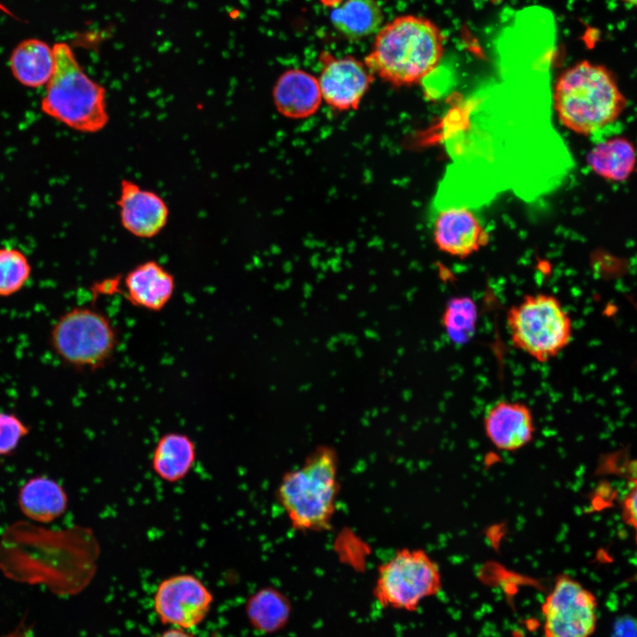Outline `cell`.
Wrapping results in <instances>:
<instances>
[{
    "instance_id": "6da1fadb",
    "label": "cell",
    "mask_w": 637,
    "mask_h": 637,
    "mask_svg": "<svg viewBox=\"0 0 637 637\" xmlns=\"http://www.w3.org/2000/svg\"><path fill=\"white\" fill-rule=\"evenodd\" d=\"M99 552L96 537L85 526L48 529L19 521L1 537L0 570L14 581L70 596L93 579Z\"/></svg>"
},
{
    "instance_id": "7a4b0ae2",
    "label": "cell",
    "mask_w": 637,
    "mask_h": 637,
    "mask_svg": "<svg viewBox=\"0 0 637 637\" xmlns=\"http://www.w3.org/2000/svg\"><path fill=\"white\" fill-rule=\"evenodd\" d=\"M444 36L427 18L401 15L380 27L365 64L373 75L400 87L417 84L438 66Z\"/></svg>"
},
{
    "instance_id": "3957f363",
    "label": "cell",
    "mask_w": 637,
    "mask_h": 637,
    "mask_svg": "<svg viewBox=\"0 0 637 637\" xmlns=\"http://www.w3.org/2000/svg\"><path fill=\"white\" fill-rule=\"evenodd\" d=\"M552 104L565 128L587 136L617 121L627 100L611 71L582 60L559 75L552 89Z\"/></svg>"
},
{
    "instance_id": "277c9868",
    "label": "cell",
    "mask_w": 637,
    "mask_h": 637,
    "mask_svg": "<svg viewBox=\"0 0 637 637\" xmlns=\"http://www.w3.org/2000/svg\"><path fill=\"white\" fill-rule=\"evenodd\" d=\"M339 457L328 445L316 447L295 469L285 472L276 499L296 532L330 529L340 491Z\"/></svg>"
},
{
    "instance_id": "5b68a950",
    "label": "cell",
    "mask_w": 637,
    "mask_h": 637,
    "mask_svg": "<svg viewBox=\"0 0 637 637\" xmlns=\"http://www.w3.org/2000/svg\"><path fill=\"white\" fill-rule=\"evenodd\" d=\"M53 51L55 65L42 111L73 130L101 131L109 121L105 88L84 72L67 43H56Z\"/></svg>"
},
{
    "instance_id": "8992f818",
    "label": "cell",
    "mask_w": 637,
    "mask_h": 637,
    "mask_svg": "<svg viewBox=\"0 0 637 637\" xmlns=\"http://www.w3.org/2000/svg\"><path fill=\"white\" fill-rule=\"evenodd\" d=\"M506 323L513 346L537 362L556 357L572 338V318L560 301L547 293L524 296L509 309Z\"/></svg>"
},
{
    "instance_id": "52a82bcc",
    "label": "cell",
    "mask_w": 637,
    "mask_h": 637,
    "mask_svg": "<svg viewBox=\"0 0 637 637\" xmlns=\"http://www.w3.org/2000/svg\"><path fill=\"white\" fill-rule=\"evenodd\" d=\"M49 340L56 356L76 370L104 367L118 346V334L110 318L87 306L63 313L52 326Z\"/></svg>"
},
{
    "instance_id": "ba28073f",
    "label": "cell",
    "mask_w": 637,
    "mask_h": 637,
    "mask_svg": "<svg viewBox=\"0 0 637 637\" xmlns=\"http://www.w3.org/2000/svg\"><path fill=\"white\" fill-rule=\"evenodd\" d=\"M441 587L440 567L426 550L402 548L379 566L372 594L383 608L413 612Z\"/></svg>"
},
{
    "instance_id": "9c48e42d",
    "label": "cell",
    "mask_w": 637,
    "mask_h": 637,
    "mask_svg": "<svg viewBox=\"0 0 637 637\" xmlns=\"http://www.w3.org/2000/svg\"><path fill=\"white\" fill-rule=\"evenodd\" d=\"M597 611L596 596L577 579L561 574L541 605L544 637H591Z\"/></svg>"
},
{
    "instance_id": "30bf717a",
    "label": "cell",
    "mask_w": 637,
    "mask_h": 637,
    "mask_svg": "<svg viewBox=\"0 0 637 637\" xmlns=\"http://www.w3.org/2000/svg\"><path fill=\"white\" fill-rule=\"evenodd\" d=\"M152 603L162 624L189 630L207 618L213 603V595L198 577L179 573L158 583Z\"/></svg>"
},
{
    "instance_id": "8fae6325",
    "label": "cell",
    "mask_w": 637,
    "mask_h": 637,
    "mask_svg": "<svg viewBox=\"0 0 637 637\" xmlns=\"http://www.w3.org/2000/svg\"><path fill=\"white\" fill-rule=\"evenodd\" d=\"M318 59V81L322 100L337 111L357 109L373 81L372 72L352 56L337 58L324 50Z\"/></svg>"
},
{
    "instance_id": "7c38bea8",
    "label": "cell",
    "mask_w": 637,
    "mask_h": 637,
    "mask_svg": "<svg viewBox=\"0 0 637 637\" xmlns=\"http://www.w3.org/2000/svg\"><path fill=\"white\" fill-rule=\"evenodd\" d=\"M431 232L436 247L451 257L464 258L480 250L489 234L474 211L464 204L434 206Z\"/></svg>"
},
{
    "instance_id": "4fadbf2b",
    "label": "cell",
    "mask_w": 637,
    "mask_h": 637,
    "mask_svg": "<svg viewBox=\"0 0 637 637\" xmlns=\"http://www.w3.org/2000/svg\"><path fill=\"white\" fill-rule=\"evenodd\" d=\"M116 203L122 227L136 238H154L168 223L170 211L165 199L131 180H121Z\"/></svg>"
},
{
    "instance_id": "5bb4252c",
    "label": "cell",
    "mask_w": 637,
    "mask_h": 637,
    "mask_svg": "<svg viewBox=\"0 0 637 637\" xmlns=\"http://www.w3.org/2000/svg\"><path fill=\"white\" fill-rule=\"evenodd\" d=\"M484 430L490 442L498 449L515 451L526 446L533 438V416L527 405L517 401L502 400L486 411Z\"/></svg>"
},
{
    "instance_id": "9a60e30c",
    "label": "cell",
    "mask_w": 637,
    "mask_h": 637,
    "mask_svg": "<svg viewBox=\"0 0 637 637\" xmlns=\"http://www.w3.org/2000/svg\"><path fill=\"white\" fill-rule=\"evenodd\" d=\"M174 276L156 260H146L133 267L123 279L124 295L137 308L160 311L173 296Z\"/></svg>"
},
{
    "instance_id": "2e32d148",
    "label": "cell",
    "mask_w": 637,
    "mask_h": 637,
    "mask_svg": "<svg viewBox=\"0 0 637 637\" xmlns=\"http://www.w3.org/2000/svg\"><path fill=\"white\" fill-rule=\"evenodd\" d=\"M272 101L282 116L301 119L313 115L322 103L318 78L301 69H288L272 88Z\"/></svg>"
},
{
    "instance_id": "e0dca14e",
    "label": "cell",
    "mask_w": 637,
    "mask_h": 637,
    "mask_svg": "<svg viewBox=\"0 0 637 637\" xmlns=\"http://www.w3.org/2000/svg\"><path fill=\"white\" fill-rule=\"evenodd\" d=\"M22 514L37 524H49L60 518L68 507V496L60 483L46 475L28 479L18 493Z\"/></svg>"
},
{
    "instance_id": "ac0fdd59",
    "label": "cell",
    "mask_w": 637,
    "mask_h": 637,
    "mask_svg": "<svg viewBox=\"0 0 637 637\" xmlns=\"http://www.w3.org/2000/svg\"><path fill=\"white\" fill-rule=\"evenodd\" d=\"M196 446L186 434L168 432L155 444L151 455V468L155 475L166 483L185 479L196 461Z\"/></svg>"
},
{
    "instance_id": "d6986e66",
    "label": "cell",
    "mask_w": 637,
    "mask_h": 637,
    "mask_svg": "<svg viewBox=\"0 0 637 637\" xmlns=\"http://www.w3.org/2000/svg\"><path fill=\"white\" fill-rule=\"evenodd\" d=\"M53 47L45 42L30 38L20 42L10 57L14 78L23 86L40 88L46 85L54 70Z\"/></svg>"
},
{
    "instance_id": "ffe728a7",
    "label": "cell",
    "mask_w": 637,
    "mask_h": 637,
    "mask_svg": "<svg viewBox=\"0 0 637 637\" xmlns=\"http://www.w3.org/2000/svg\"><path fill=\"white\" fill-rule=\"evenodd\" d=\"M250 626L262 634H272L284 629L292 614L290 599L280 589L264 587L250 595L245 604Z\"/></svg>"
},
{
    "instance_id": "44dd1931",
    "label": "cell",
    "mask_w": 637,
    "mask_h": 637,
    "mask_svg": "<svg viewBox=\"0 0 637 637\" xmlns=\"http://www.w3.org/2000/svg\"><path fill=\"white\" fill-rule=\"evenodd\" d=\"M587 162L590 169L601 178L622 182L635 169V149L625 137H611L591 148L587 155Z\"/></svg>"
},
{
    "instance_id": "7402d4cb",
    "label": "cell",
    "mask_w": 637,
    "mask_h": 637,
    "mask_svg": "<svg viewBox=\"0 0 637 637\" xmlns=\"http://www.w3.org/2000/svg\"><path fill=\"white\" fill-rule=\"evenodd\" d=\"M330 19L342 35L361 39L378 32L384 14L377 0H346L334 7Z\"/></svg>"
},
{
    "instance_id": "603a6c76",
    "label": "cell",
    "mask_w": 637,
    "mask_h": 637,
    "mask_svg": "<svg viewBox=\"0 0 637 637\" xmlns=\"http://www.w3.org/2000/svg\"><path fill=\"white\" fill-rule=\"evenodd\" d=\"M31 274L32 265L24 252L15 248H0V297L19 293Z\"/></svg>"
},
{
    "instance_id": "cb8c5ba5",
    "label": "cell",
    "mask_w": 637,
    "mask_h": 637,
    "mask_svg": "<svg viewBox=\"0 0 637 637\" xmlns=\"http://www.w3.org/2000/svg\"><path fill=\"white\" fill-rule=\"evenodd\" d=\"M29 432V426L18 416L0 411V457L12 454Z\"/></svg>"
},
{
    "instance_id": "d4e9b609",
    "label": "cell",
    "mask_w": 637,
    "mask_h": 637,
    "mask_svg": "<svg viewBox=\"0 0 637 637\" xmlns=\"http://www.w3.org/2000/svg\"><path fill=\"white\" fill-rule=\"evenodd\" d=\"M624 518L633 527L636 524V489L633 487L624 500Z\"/></svg>"
},
{
    "instance_id": "484cf974",
    "label": "cell",
    "mask_w": 637,
    "mask_h": 637,
    "mask_svg": "<svg viewBox=\"0 0 637 637\" xmlns=\"http://www.w3.org/2000/svg\"><path fill=\"white\" fill-rule=\"evenodd\" d=\"M156 637H195L188 630L178 627H170Z\"/></svg>"
},
{
    "instance_id": "4316f807",
    "label": "cell",
    "mask_w": 637,
    "mask_h": 637,
    "mask_svg": "<svg viewBox=\"0 0 637 637\" xmlns=\"http://www.w3.org/2000/svg\"><path fill=\"white\" fill-rule=\"evenodd\" d=\"M1 637H31L29 631L26 629L23 625H19L15 629L11 631L10 633L1 636Z\"/></svg>"
},
{
    "instance_id": "83f0119b",
    "label": "cell",
    "mask_w": 637,
    "mask_h": 637,
    "mask_svg": "<svg viewBox=\"0 0 637 637\" xmlns=\"http://www.w3.org/2000/svg\"><path fill=\"white\" fill-rule=\"evenodd\" d=\"M319 2L325 6L334 8L342 2V0H319Z\"/></svg>"
},
{
    "instance_id": "f1b7e54d",
    "label": "cell",
    "mask_w": 637,
    "mask_h": 637,
    "mask_svg": "<svg viewBox=\"0 0 637 637\" xmlns=\"http://www.w3.org/2000/svg\"><path fill=\"white\" fill-rule=\"evenodd\" d=\"M626 4L634 6L636 4L637 0H621Z\"/></svg>"
}]
</instances>
